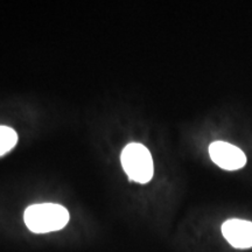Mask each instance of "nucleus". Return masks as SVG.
Returning a JSON list of instances; mask_svg holds the SVG:
<instances>
[{"mask_svg": "<svg viewBox=\"0 0 252 252\" xmlns=\"http://www.w3.org/2000/svg\"><path fill=\"white\" fill-rule=\"evenodd\" d=\"M24 220L32 232L47 234L64 228L69 222V212L56 203L33 204L25 210Z\"/></svg>", "mask_w": 252, "mask_h": 252, "instance_id": "f257e3e1", "label": "nucleus"}, {"mask_svg": "<svg viewBox=\"0 0 252 252\" xmlns=\"http://www.w3.org/2000/svg\"><path fill=\"white\" fill-rule=\"evenodd\" d=\"M121 161L130 180L147 184L153 178V159L149 149L144 145L138 143L126 145L122 152Z\"/></svg>", "mask_w": 252, "mask_h": 252, "instance_id": "f03ea898", "label": "nucleus"}, {"mask_svg": "<svg viewBox=\"0 0 252 252\" xmlns=\"http://www.w3.org/2000/svg\"><path fill=\"white\" fill-rule=\"evenodd\" d=\"M210 158L217 166L226 171L241 169L247 163L243 151L225 141H215L209 146Z\"/></svg>", "mask_w": 252, "mask_h": 252, "instance_id": "7ed1b4c3", "label": "nucleus"}, {"mask_svg": "<svg viewBox=\"0 0 252 252\" xmlns=\"http://www.w3.org/2000/svg\"><path fill=\"white\" fill-rule=\"evenodd\" d=\"M222 234L230 245L236 249L252 248V222L232 219L223 223Z\"/></svg>", "mask_w": 252, "mask_h": 252, "instance_id": "20e7f679", "label": "nucleus"}, {"mask_svg": "<svg viewBox=\"0 0 252 252\" xmlns=\"http://www.w3.org/2000/svg\"><path fill=\"white\" fill-rule=\"evenodd\" d=\"M18 143V134L12 127L0 125V157L9 152Z\"/></svg>", "mask_w": 252, "mask_h": 252, "instance_id": "39448f33", "label": "nucleus"}]
</instances>
